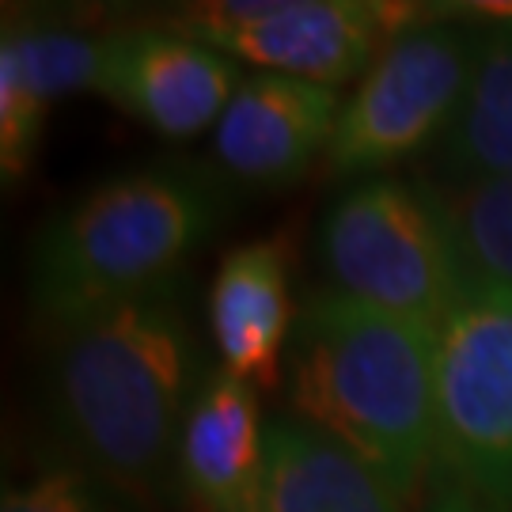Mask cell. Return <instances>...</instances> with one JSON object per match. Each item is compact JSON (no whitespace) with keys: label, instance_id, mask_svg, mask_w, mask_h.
I'll return each mask as SVG.
<instances>
[{"label":"cell","instance_id":"1","mask_svg":"<svg viewBox=\"0 0 512 512\" xmlns=\"http://www.w3.org/2000/svg\"><path fill=\"white\" fill-rule=\"evenodd\" d=\"M202 368L179 281L57 330L50 406L73 459L114 490L160 494L179 475Z\"/></svg>","mask_w":512,"mask_h":512},{"label":"cell","instance_id":"2","mask_svg":"<svg viewBox=\"0 0 512 512\" xmlns=\"http://www.w3.org/2000/svg\"><path fill=\"white\" fill-rule=\"evenodd\" d=\"M437 330L342 293H315L293 327L296 418L410 497L437 459Z\"/></svg>","mask_w":512,"mask_h":512},{"label":"cell","instance_id":"3","mask_svg":"<svg viewBox=\"0 0 512 512\" xmlns=\"http://www.w3.org/2000/svg\"><path fill=\"white\" fill-rule=\"evenodd\" d=\"M224 190L194 164L122 171L42 232L31 304L54 330L179 281L190 251L217 228Z\"/></svg>","mask_w":512,"mask_h":512},{"label":"cell","instance_id":"4","mask_svg":"<svg viewBox=\"0 0 512 512\" xmlns=\"http://www.w3.org/2000/svg\"><path fill=\"white\" fill-rule=\"evenodd\" d=\"M330 293L437 330L452 315L467 277L440 190L376 175L327 209L315 236Z\"/></svg>","mask_w":512,"mask_h":512},{"label":"cell","instance_id":"5","mask_svg":"<svg viewBox=\"0 0 512 512\" xmlns=\"http://www.w3.org/2000/svg\"><path fill=\"white\" fill-rule=\"evenodd\" d=\"M482 31L463 23L410 27L391 38L384 54L342 103L327 164L338 179H376L410 152L444 137L467 92Z\"/></svg>","mask_w":512,"mask_h":512},{"label":"cell","instance_id":"6","mask_svg":"<svg viewBox=\"0 0 512 512\" xmlns=\"http://www.w3.org/2000/svg\"><path fill=\"white\" fill-rule=\"evenodd\" d=\"M437 463L463 490L512 501V289L467 285L440 327Z\"/></svg>","mask_w":512,"mask_h":512},{"label":"cell","instance_id":"7","mask_svg":"<svg viewBox=\"0 0 512 512\" xmlns=\"http://www.w3.org/2000/svg\"><path fill=\"white\" fill-rule=\"evenodd\" d=\"M410 23L414 16L403 4L361 0L202 4L190 16L171 19L175 31L202 38L228 57L327 88L365 76L387 42L410 31Z\"/></svg>","mask_w":512,"mask_h":512},{"label":"cell","instance_id":"8","mask_svg":"<svg viewBox=\"0 0 512 512\" xmlns=\"http://www.w3.org/2000/svg\"><path fill=\"white\" fill-rule=\"evenodd\" d=\"M239 88L236 61L175 27L107 35L99 92L164 137H198Z\"/></svg>","mask_w":512,"mask_h":512},{"label":"cell","instance_id":"9","mask_svg":"<svg viewBox=\"0 0 512 512\" xmlns=\"http://www.w3.org/2000/svg\"><path fill=\"white\" fill-rule=\"evenodd\" d=\"M338 114V92L327 84L281 73L247 76L213 133L220 171L247 186L293 183L330 148Z\"/></svg>","mask_w":512,"mask_h":512},{"label":"cell","instance_id":"10","mask_svg":"<svg viewBox=\"0 0 512 512\" xmlns=\"http://www.w3.org/2000/svg\"><path fill=\"white\" fill-rule=\"evenodd\" d=\"M266 463V425L255 387L213 372L186 418L179 478L198 512H258Z\"/></svg>","mask_w":512,"mask_h":512},{"label":"cell","instance_id":"11","mask_svg":"<svg viewBox=\"0 0 512 512\" xmlns=\"http://www.w3.org/2000/svg\"><path fill=\"white\" fill-rule=\"evenodd\" d=\"M258 512H403V494L323 429L274 418L266 425Z\"/></svg>","mask_w":512,"mask_h":512},{"label":"cell","instance_id":"12","mask_svg":"<svg viewBox=\"0 0 512 512\" xmlns=\"http://www.w3.org/2000/svg\"><path fill=\"white\" fill-rule=\"evenodd\" d=\"M209 327L224 372L255 387H274L289 338L285 243L255 239L220 262L209 289Z\"/></svg>","mask_w":512,"mask_h":512},{"label":"cell","instance_id":"13","mask_svg":"<svg viewBox=\"0 0 512 512\" xmlns=\"http://www.w3.org/2000/svg\"><path fill=\"white\" fill-rule=\"evenodd\" d=\"M440 167L456 186L512 175V19L482 31L467 92L440 137Z\"/></svg>","mask_w":512,"mask_h":512},{"label":"cell","instance_id":"14","mask_svg":"<svg viewBox=\"0 0 512 512\" xmlns=\"http://www.w3.org/2000/svg\"><path fill=\"white\" fill-rule=\"evenodd\" d=\"M467 285L512 289V175L440 190Z\"/></svg>","mask_w":512,"mask_h":512},{"label":"cell","instance_id":"15","mask_svg":"<svg viewBox=\"0 0 512 512\" xmlns=\"http://www.w3.org/2000/svg\"><path fill=\"white\" fill-rule=\"evenodd\" d=\"M4 46H12L19 69L35 95L50 107L57 95L84 92L103 80V57L107 38H88L76 31H54V27H8Z\"/></svg>","mask_w":512,"mask_h":512},{"label":"cell","instance_id":"16","mask_svg":"<svg viewBox=\"0 0 512 512\" xmlns=\"http://www.w3.org/2000/svg\"><path fill=\"white\" fill-rule=\"evenodd\" d=\"M46 122V103L27 84L12 46L0 42V167L4 179H19L38 148V133Z\"/></svg>","mask_w":512,"mask_h":512},{"label":"cell","instance_id":"17","mask_svg":"<svg viewBox=\"0 0 512 512\" xmlns=\"http://www.w3.org/2000/svg\"><path fill=\"white\" fill-rule=\"evenodd\" d=\"M0 512H118L107 494V482L80 467L76 459H61L42 467L31 482L4 494Z\"/></svg>","mask_w":512,"mask_h":512},{"label":"cell","instance_id":"18","mask_svg":"<svg viewBox=\"0 0 512 512\" xmlns=\"http://www.w3.org/2000/svg\"><path fill=\"white\" fill-rule=\"evenodd\" d=\"M429 512H505V509L497 501H486V497L471 494V490H463V486L452 482V490L444 497H437Z\"/></svg>","mask_w":512,"mask_h":512}]
</instances>
